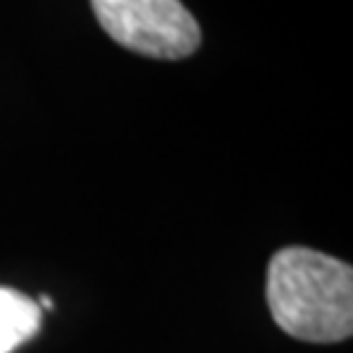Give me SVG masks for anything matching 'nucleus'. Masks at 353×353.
Instances as JSON below:
<instances>
[{
  "label": "nucleus",
  "instance_id": "f257e3e1",
  "mask_svg": "<svg viewBox=\"0 0 353 353\" xmlns=\"http://www.w3.org/2000/svg\"><path fill=\"white\" fill-rule=\"evenodd\" d=\"M267 306L303 343H341L353 332V270L306 246H285L267 265Z\"/></svg>",
  "mask_w": 353,
  "mask_h": 353
},
{
  "label": "nucleus",
  "instance_id": "f03ea898",
  "mask_svg": "<svg viewBox=\"0 0 353 353\" xmlns=\"http://www.w3.org/2000/svg\"><path fill=\"white\" fill-rule=\"evenodd\" d=\"M108 37L126 50L181 61L202 45V29L181 0H89Z\"/></svg>",
  "mask_w": 353,
  "mask_h": 353
},
{
  "label": "nucleus",
  "instance_id": "7ed1b4c3",
  "mask_svg": "<svg viewBox=\"0 0 353 353\" xmlns=\"http://www.w3.org/2000/svg\"><path fill=\"white\" fill-rule=\"evenodd\" d=\"M42 322V309L26 293L0 285V353L16 351L34 338Z\"/></svg>",
  "mask_w": 353,
  "mask_h": 353
}]
</instances>
